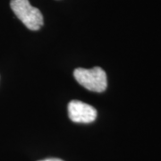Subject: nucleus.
I'll list each match as a JSON object with an SVG mask.
<instances>
[{"label":"nucleus","instance_id":"obj_1","mask_svg":"<svg viewBox=\"0 0 161 161\" xmlns=\"http://www.w3.org/2000/svg\"><path fill=\"white\" fill-rule=\"evenodd\" d=\"M10 6L18 19L31 31H38L43 25L42 14L30 4L29 0H11Z\"/></svg>","mask_w":161,"mask_h":161},{"label":"nucleus","instance_id":"obj_2","mask_svg":"<svg viewBox=\"0 0 161 161\" xmlns=\"http://www.w3.org/2000/svg\"><path fill=\"white\" fill-rule=\"evenodd\" d=\"M74 76L81 86L91 92H103L108 86L107 75L100 67L77 68L74 72Z\"/></svg>","mask_w":161,"mask_h":161},{"label":"nucleus","instance_id":"obj_3","mask_svg":"<svg viewBox=\"0 0 161 161\" xmlns=\"http://www.w3.org/2000/svg\"><path fill=\"white\" fill-rule=\"evenodd\" d=\"M68 115L75 123L88 124L97 118V110L91 105L79 100H73L68 104Z\"/></svg>","mask_w":161,"mask_h":161},{"label":"nucleus","instance_id":"obj_4","mask_svg":"<svg viewBox=\"0 0 161 161\" xmlns=\"http://www.w3.org/2000/svg\"><path fill=\"white\" fill-rule=\"evenodd\" d=\"M40 161H63V160L58 159V158H47V159H44V160H40Z\"/></svg>","mask_w":161,"mask_h":161}]
</instances>
